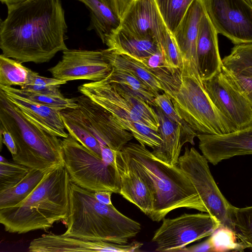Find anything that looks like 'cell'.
I'll return each instance as SVG.
<instances>
[{"label":"cell","instance_id":"7dc6e473","mask_svg":"<svg viewBox=\"0 0 252 252\" xmlns=\"http://www.w3.org/2000/svg\"><path fill=\"white\" fill-rule=\"evenodd\" d=\"M1 2L3 4H5L7 6L16 4L22 1H24L26 0H0Z\"/></svg>","mask_w":252,"mask_h":252},{"label":"cell","instance_id":"83f0119b","mask_svg":"<svg viewBox=\"0 0 252 252\" xmlns=\"http://www.w3.org/2000/svg\"><path fill=\"white\" fill-rule=\"evenodd\" d=\"M105 80L113 85L129 91L152 106L157 107L154 101L156 94L144 82L131 73L113 67Z\"/></svg>","mask_w":252,"mask_h":252},{"label":"cell","instance_id":"ab89813d","mask_svg":"<svg viewBox=\"0 0 252 252\" xmlns=\"http://www.w3.org/2000/svg\"><path fill=\"white\" fill-rule=\"evenodd\" d=\"M221 70L229 82L243 94L252 107V78L232 72L222 65Z\"/></svg>","mask_w":252,"mask_h":252},{"label":"cell","instance_id":"c3c4849f","mask_svg":"<svg viewBox=\"0 0 252 252\" xmlns=\"http://www.w3.org/2000/svg\"><path fill=\"white\" fill-rule=\"evenodd\" d=\"M252 1V0H251Z\"/></svg>","mask_w":252,"mask_h":252},{"label":"cell","instance_id":"ee69618b","mask_svg":"<svg viewBox=\"0 0 252 252\" xmlns=\"http://www.w3.org/2000/svg\"><path fill=\"white\" fill-rule=\"evenodd\" d=\"M179 252H214V247L209 237L206 241L189 247H185Z\"/></svg>","mask_w":252,"mask_h":252},{"label":"cell","instance_id":"74e56055","mask_svg":"<svg viewBox=\"0 0 252 252\" xmlns=\"http://www.w3.org/2000/svg\"><path fill=\"white\" fill-rule=\"evenodd\" d=\"M214 252L241 251L244 250L234 232L226 227H220L210 237Z\"/></svg>","mask_w":252,"mask_h":252},{"label":"cell","instance_id":"cb8c5ba5","mask_svg":"<svg viewBox=\"0 0 252 252\" xmlns=\"http://www.w3.org/2000/svg\"><path fill=\"white\" fill-rule=\"evenodd\" d=\"M84 3L90 13L88 30H94L103 43L106 37L117 29L120 20L101 0H76Z\"/></svg>","mask_w":252,"mask_h":252},{"label":"cell","instance_id":"9c48e42d","mask_svg":"<svg viewBox=\"0 0 252 252\" xmlns=\"http://www.w3.org/2000/svg\"><path fill=\"white\" fill-rule=\"evenodd\" d=\"M178 165L192 183L206 213L218 220L221 226L231 230L228 215L231 204L217 186L208 160L194 148L186 146L183 155L179 158Z\"/></svg>","mask_w":252,"mask_h":252},{"label":"cell","instance_id":"1f68e13d","mask_svg":"<svg viewBox=\"0 0 252 252\" xmlns=\"http://www.w3.org/2000/svg\"><path fill=\"white\" fill-rule=\"evenodd\" d=\"M31 70L20 62L2 54L0 56V85L21 88L27 84Z\"/></svg>","mask_w":252,"mask_h":252},{"label":"cell","instance_id":"d590c367","mask_svg":"<svg viewBox=\"0 0 252 252\" xmlns=\"http://www.w3.org/2000/svg\"><path fill=\"white\" fill-rule=\"evenodd\" d=\"M158 46L163 54L165 64L171 71L182 69L183 60L173 34L167 28L162 34Z\"/></svg>","mask_w":252,"mask_h":252},{"label":"cell","instance_id":"4fadbf2b","mask_svg":"<svg viewBox=\"0 0 252 252\" xmlns=\"http://www.w3.org/2000/svg\"><path fill=\"white\" fill-rule=\"evenodd\" d=\"M62 60L48 71L56 79L65 82L88 80L98 82L106 79L113 66L105 57L103 50L66 49Z\"/></svg>","mask_w":252,"mask_h":252},{"label":"cell","instance_id":"8fae6325","mask_svg":"<svg viewBox=\"0 0 252 252\" xmlns=\"http://www.w3.org/2000/svg\"><path fill=\"white\" fill-rule=\"evenodd\" d=\"M206 12L218 33L234 45L252 43L251 0H203Z\"/></svg>","mask_w":252,"mask_h":252},{"label":"cell","instance_id":"ffe728a7","mask_svg":"<svg viewBox=\"0 0 252 252\" xmlns=\"http://www.w3.org/2000/svg\"><path fill=\"white\" fill-rule=\"evenodd\" d=\"M218 34L204 10L200 22L196 45L198 70L202 81L212 77L221 70L222 63Z\"/></svg>","mask_w":252,"mask_h":252},{"label":"cell","instance_id":"d6986e66","mask_svg":"<svg viewBox=\"0 0 252 252\" xmlns=\"http://www.w3.org/2000/svg\"><path fill=\"white\" fill-rule=\"evenodd\" d=\"M0 90L27 117L39 127L57 137L64 138L68 136L61 110L23 97L15 92L12 87L0 85Z\"/></svg>","mask_w":252,"mask_h":252},{"label":"cell","instance_id":"7bdbcfd3","mask_svg":"<svg viewBox=\"0 0 252 252\" xmlns=\"http://www.w3.org/2000/svg\"><path fill=\"white\" fill-rule=\"evenodd\" d=\"M1 147L2 142L6 146L12 155L17 153V148L14 140L11 133L7 130L0 127Z\"/></svg>","mask_w":252,"mask_h":252},{"label":"cell","instance_id":"7402d4cb","mask_svg":"<svg viewBox=\"0 0 252 252\" xmlns=\"http://www.w3.org/2000/svg\"><path fill=\"white\" fill-rule=\"evenodd\" d=\"M161 138L159 145L153 149L152 154L158 158L170 165H178L182 141L181 126L170 120L159 107H155Z\"/></svg>","mask_w":252,"mask_h":252},{"label":"cell","instance_id":"6da1fadb","mask_svg":"<svg viewBox=\"0 0 252 252\" xmlns=\"http://www.w3.org/2000/svg\"><path fill=\"white\" fill-rule=\"evenodd\" d=\"M7 7L0 26L3 55L21 63H39L67 49V26L60 0H26Z\"/></svg>","mask_w":252,"mask_h":252},{"label":"cell","instance_id":"9a60e30c","mask_svg":"<svg viewBox=\"0 0 252 252\" xmlns=\"http://www.w3.org/2000/svg\"><path fill=\"white\" fill-rule=\"evenodd\" d=\"M115 157L120 180L119 194L149 216L154 203V189L150 179L124 150L115 151Z\"/></svg>","mask_w":252,"mask_h":252},{"label":"cell","instance_id":"4316f807","mask_svg":"<svg viewBox=\"0 0 252 252\" xmlns=\"http://www.w3.org/2000/svg\"><path fill=\"white\" fill-rule=\"evenodd\" d=\"M47 172L30 169L19 183L0 192V209L15 206L22 202L33 191Z\"/></svg>","mask_w":252,"mask_h":252},{"label":"cell","instance_id":"2e32d148","mask_svg":"<svg viewBox=\"0 0 252 252\" xmlns=\"http://www.w3.org/2000/svg\"><path fill=\"white\" fill-rule=\"evenodd\" d=\"M142 243L133 241L125 244L93 241L68 237L63 234H43L32 240L29 246L31 252H138Z\"/></svg>","mask_w":252,"mask_h":252},{"label":"cell","instance_id":"4dcf8cb0","mask_svg":"<svg viewBox=\"0 0 252 252\" xmlns=\"http://www.w3.org/2000/svg\"><path fill=\"white\" fill-rule=\"evenodd\" d=\"M222 63L232 72L252 78V43L235 45Z\"/></svg>","mask_w":252,"mask_h":252},{"label":"cell","instance_id":"52a82bcc","mask_svg":"<svg viewBox=\"0 0 252 252\" xmlns=\"http://www.w3.org/2000/svg\"><path fill=\"white\" fill-rule=\"evenodd\" d=\"M64 165L71 182L89 191L119 193L120 180L116 167L81 145L69 134L61 140Z\"/></svg>","mask_w":252,"mask_h":252},{"label":"cell","instance_id":"ac0fdd59","mask_svg":"<svg viewBox=\"0 0 252 252\" xmlns=\"http://www.w3.org/2000/svg\"><path fill=\"white\" fill-rule=\"evenodd\" d=\"M119 27L135 35L153 39L158 45L167 29L155 0H133Z\"/></svg>","mask_w":252,"mask_h":252},{"label":"cell","instance_id":"3957f363","mask_svg":"<svg viewBox=\"0 0 252 252\" xmlns=\"http://www.w3.org/2000/svg\"><path fill=\"white\" fill-rule=\"evenodd\" d=\"M63 235L93 241L128 243L141 231V224L120 212L113 205L97 200L94 192L71 182L69 209L63 221Z\"/></svg>","mask_w":252,"mask_h":252},{"label":"cell","instance_id":"7c38bea8","mask_svg":"<svg viewBox=\"0 0 252 252\" xmlns=\"http://www.w3.org/2000/svg\"><path fill=\"white\" fill-rule=\"evenodd\" d=\"M76 99L78 107L74 108L75 113L102 145L120 151L133 139L132 134L124 129L106 109L84 94Z\"/></svg>","mask_w":252,"mask_h":252},{"label":"cell","instance_id":"603a6c76","mask_svg":"<svg viewBox=\"0 0 252 252\" xmlns=\"http://www.w3.org/2000/svg\"><path fill=\"white\" fill-rule=\"evenodd\" d=\"M103 43L112 53L134 58L148 57L157 52L159 48L154 40L135 35L120 27L108 35Z\"/></svg>","mask_w":252,"mask_h":252},{"label":"cell","instance_id":"44dd1931","mask_svg":"<svg viewBox=\"0 0 252 252\" xmlns=\"http://www.w3.org/2000/svg\"><path fill=\"white\" fill-rule=\"evenodd\" d=\"M204 10L203 0H194L173 33L183 61H189L197 69V41Z\"/></svg>","mask_w":252,"mask_h":252},{"label":"cell","instance_id":"60d3db41","mask_svg":"<svg viewBox=\"0 0 252 252\" xmlns=\"http://www.w3.org/2000/svg\"><path fill=\"white\" fill-rule=\"evenodd\" d=\"M134 59L140 62L146 67L149 68L160 67H165L167 68L165 64L163 54L159 47L157 52L154 54L145 58Z\"/></svg>","mask_w":252,"mask_h":252},{"label":"cell","instance_id":"5bb4252c","mask_svg":"<svg viewBox=\"0 0 252 252\" xmlns=\"http://www.w3.org/2000/svg\"><path fill=\"white\" fill-rule=\"evenodd\" d=\"M202 82L213 103L237 130L252 124V107L221 70Z\"/></svg>","mask_w":252,"mask_h":252},{"label":"cell","instance_id":"e575fe53","mask_svg":"<svg viewBox=\"0 0 252 252\" xmlns=\"http://www.w3.org/2000/svg\"><path fill=\"white\" fill-rule=\"evenodd\" d=\"M154 101L156 106L160 107L170 120L181 126L183 144L188 142L193 145L194 138L197 136V133L178 114L170 97L163 93L158 95Z\"/></svg>","mask_w":252,"mask_h":252},{"label":"cell","instance_id":"f546056e","mask_svg":"<svg viewBox=\"0 0 252 252\" xmlns=\"http://www.w3.org/2000/svg\"><path fill=\"white\" fill-rule=\"evenodd\" d=\"M59 87H54L41 91H29L13 87L20 95L59 110L78 107L76 98H68L63 95Z\"/></svg>","mask_w":252,"mask_h":252},{"label":"cell","instance_id":"836d02e7","mask_svg":"<svg viewBox=\"0 0 252 252\" xmlns=\"http://www.w3.org/2000/svg\"><path fill=\"white\" fill-rule=\"evenodd\" d=\"M112 85L114 87L118 93L128 102L137 115L144 121L148 127L158 130L159 123L158 117L155 109L152 108L151 105L129 91L118 86Z\"/></svg>","mask_w":252,"mask_h":252},{"label":"cell","instance_id":"ba28073f","mask_svg":"<svg viewBox=\"0 0 252 252\" xmlns=\"http://www.w3.org/2000/svg\"><path fill=\"white\" fill-rule=\"evenodd\" d=\"M78 91L110 112L126 130L143 145L152 149L159 145L161 138L158 131L148 127L128 102L105 79L84 83Z\"/></svg>","mask_w":252,"mask_h":252},{"label":"cell","instance_id":"e0dca14e","mask_svg":"<svg viewBox=\"0 0 252 252\" xmlns=\"http://www.w3.org/2000/svg\"><path fill=\"white\" fill-rule=\"evenodd\" d=\"M197 137L202 155L213 165L235 156L252 154V124L224 134L197 133Z\"/></svg>","mask_w":252,"mask_h":252},{"label":"cell","instance_id":"f1b7e54d","mask_svg":"<svg viewBox=\"0 0 252 252\" xmlns=\"http://www.w3.org/2000/svg\"><path fill=\"white\" fill-rule=\"evenodd\" d=\"M228 215L231 230L244 249H252V206L238 208L230 205Z\"/></svg>","mask_w":252,"mask_h":252},{"label":"cell","instance_id":"f6af8a7d","mask_svg":"<svg viewBox=\"0 0 252 252\" xmlns=\"http://www.w3.org/2000/svg\"><path fill=\"white\" fill-rule=\"evenodd\" d=\"M115 151L106 146H102L101 148V158L106 163L116 166Z\"/></svg>","mask_w":252,"mask_h":252},{"label":"cell","instance_id":"277c9868","mask_svg":"<svg viewBox=\"0 0 252 252\" xmlns=\"http://www.w3.org/2000/svg\"><path fill=\"white\" fill-rule=\"evenodd\" d=\"M162 87L178 114L197 133L221 135L237 130L213 103L198 69L189 61H183L182 69H177Z\"/></svg>","mask_w":252,"mask_h":252},{"label":"cell","instance_id":"8d00e7d4","mask_svg":"<svg viewBox=\"0 0 252 252\" xmlns=\"http://www.w3.org/2000/svg\"><path fill=\"white\" fill-rule=\"evenodd\" d=\"M29 167L7 160L0 162V192L15 186L27 175Z\"/></svg>","mask_w":252,"mask_h":252},{"label":"cell","instance_id":"8992f818","mask_svg":"<svg viewBox=\"0 0 252 252\" xmlns=\"http://www.w3.org/2000/svg\"><path fill=\"white\" fill-rule=\"evenodd\" d=\"M0 124L14 140L17 153L12 156L15 162L42 171L64 165L61 140L31 121L1 90Z\"/></svg>","mask_w":252,"mask_h":252},{"label":"cell","instance_id":"7a4b0ae2","mask_svg":"<svg viewBox=\"0 0 252 252\" xmlns=\"http://www.w3.org/2000/svg\"><path fill=\"white\" fill-rule=\"evenodd\" d=\"M71 181L64 165L46 172L33 191L15 206L0 209V223L8 232L46 231L67 218Z\"/></svg>","mask_w":252,"mask_h":252},{"label":"cell","instance_id":"b9f144b4","mask_svg":"<svg viewBox=\"0 0 252 252\" xmlns=\"http://www.w3.org/2000/svg\"><path fill=\"white\" fill-rule=\"evenodd\" d=\"M120 20L133 0H101Z\"/></svg>","mask_w":252,"mask_h":252},{"label":"cell","instance_id":"5b68a950","mask_svg":"<svg viewBox=\"0 0 252 252\" xmlns=\"http://www.w3.org/2000/svg\"><path fill=\"white\" fill-rule=\"evenodd\" d=\"M122 150L136 161L152 184L154 203L148 217L153 221L159 222L170 211L180 208L206 212L191 181L178 165L164 162L140 144L128 143Z\"/></svg>","mask_w":252,"mask_h":252},{"label":"cell","instance_id":"30bf717a","mask_svg":"<svg viewBox=\"0 0 252 252\" xmlns=\"http://www.w3.org/2000/svg\"><path fill=\"white\" fill-rule=\"evenodd\" d=\"M152 242L156 252H179L188 245L211 236L220 227L208 213L187 214L174 219L164 218Z\"/></svg>","mask_w":252,"mask_h":252},{"label":"cell","instance_id":"f35d334b","mask_svg":"<svg viewBox=\"0 0 252 252\" xmlns=\"http://www.w3.org/2000/svg\"><path fill=\"white\" fill-rule=\"evenodd\" d=\"M66 83L67 82L54 77L41 76L38 73L31 70L27 84L21 87V89L29 91H41L54 87H60L61 85Z\"/></svg>","mask_w":252,"mask_h":252},{"label":"cell","instance_id":"bcb514c9","mask_svg":"<svg viewBox=\"0 0 252 252\" xmlns=\"http://www.w3.org/2000/svg\"><path fill=\"white\" fill-rule=\"evenodd\" d=\"M112 192L106 190H100L94 192L95 199L100 203L106 205H112L111 197Z\"/></svg>","mask_w":252,"mask_h":252},{"label":"cell","instance_id":"484cf974","mask_svg":"<svg viewBox=\"0 0 252 252\" xmlns=\"http://www.w3.org/2000/svg\"><path fill=\"white\" fill-rule=\"evenodd\" d=\"M68 134L85 147L101 158L102 145L81 121L74 108L61 111Z\"/></svg>","mask_w":252,"mask_h":252},{"label":"cell","instance_id":"d4e9b609","mask_svg":"<svg viewBox=\"0 0 252 252\" xmlns=\"http://www.w3.org/2000/svg\"><path fill=\"white\" fill-rule=\"evenodd\" d=\"M105 57L113 67L126 71L144 82L156 94L163 92V88L156 77L141 63L127 55L112 53L107 49L103 50Z\"/></svg>","mask_w":252,"mask_h":252},{"label":"cell","instance_id":"d6a6232c","mask_svg":"<svg viewBox=\"0 0 252 252\" xmlns=\"http://www.w3.org/2000/svg\"><path fill=\"white\" fill-rule=\"evenodd\" d=\"M168 30L173 34L194 0H155Z\"/></svg>","mask_w":252,"mask_h":252}]
</instances>
